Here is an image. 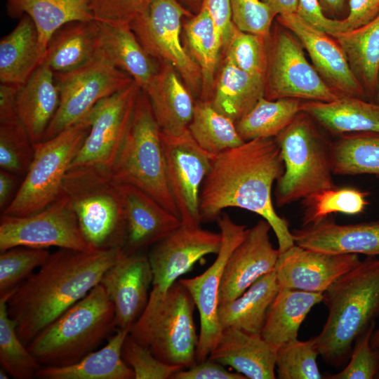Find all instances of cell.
<instances>
[{"label": "cell", "mask_w": 379, "mask_h": 379, "mask_svg": "<svg viewBox=\"0 0 379 379\" xmlns=\"http://www.w3.org/2000/svg\"><path fill=\"white\" fill-rule=\"evenodd\" d=\"M15 27L0 41L1 83L23 85L43 64L41 49L32 20L23 15Z\"/></svg>", "instance_id": "29"}, {"label": "cell", "mask_w": 379, "mask_h": 379, "mask_svg": "<svg viewBox=\"0 0 379 379\" xmlns=\"http://www.w3.org/2000/svg\"><path fill=\"white\" fill-rule=\"evenodd\" d=\"M277 21L299 40L308 53L313 67L330 88L340 95L367 100L344 51L330 35L308 24L296 13L278 15Z\"/></svg>", "instance_id": "19"}, {"label": "cell", "mask_w": 379, "mask_h": 379, "mask_svg": "<svg viewBox=\"0 0 379 379\" xmlns=\"http://www.w3.org/2000/svg\"><path fill=\"white\" fill-rule=\"evenodd\" d=\"M269 37L241 31L232 22L223 46L225 58L248 73L265 77Z\"/></svg>", "instance_id": "44"}, {"label": "cell", "mask_w": 379, "mask_h": 379, "mask_svg": "<svg viewBox=\"0 0 379 379\" xmlns=\"http://www.w3.org/2000/svg\"><path fill=\"white\" fill-rule=\"evenodd\" d=\"M59 105L53 72L42 64L19 86L15 100L18 119L33 144L43 140Z\"/></svg>", "instance_id": "27"}, {"label": "cell", "mask_w": 379, "mask_h": 379, "mask_svg": "<svg viewBox=\"0 0 379 379\" xmlns=\"http://www.w3.org/2000/svg\"><path fill=\"white\" fill-rule=\"evenodd\" d=\"M378 15L379 0H349V11L345 18L347 30L364 25Z\"/></svg>", "instance_id": "53"}, {"label": "cell", "mask_w": 379, "mask_h": 379, "mask_svg": "<svg viewBox=\"0 0 379 379\" xmlns=\"http://www.w3.org/2000/svg\"><path fill=\"white\" fill-rule=\"evenodd\" d=\"M19 86L1 83L0 84V123L18 120L15 100Z\"/></svg>", "instance_id": "55"}, {"label": "cell", "mask_w": 379, "mask_h": 379, "mask_svg": "<svg viewBox=\"0 0 379 379\" xmlns=\"http://www.w3.org/2000/svg\"><path fill=\"white\" fill-rule=\"evenodd\" d=\"M232 22L241 31L269 37L277 14L260 0H230Z\"/></svg>", "instance_id": "49"}, {"label": "cell", "mask_w": 379, "mask_h": 379, "mask_svg": "<svg viewBox=\"0 0 379 379\" xmlns=\"http://www.w3.org/2000/svg\"><path fill=\"white\" fill-rule=\"evenodd\" d=\"M279 289L274 270L257 279L237 298L220 304L218 319L222 330L235 328L251 333H260Z\"/></svg>", "instance_id": "31"}, {"label": "cell", "mask_w": 379, "mask_h": 379, "mask_svg": "<svg viewBox=\"0 0 379 379\" xmlns=\"http://www.w3.org/2000/svg\"><path fill=\"white\" fill-rule=\"evenodd\" d=\"M279 25L267 45L264 97L272 100L294 98L327 102L342 96L330 88L310 64L301 44L291 32Z\"/></svg>", "instance_id": "12"}, {"label": "cell", "mask_w": 379, "mask_h": 379, "mask_svg": "<svg viewBox=\"0 0 379 379\" xmlns=\"http://www.w3.org/2000/svg\"><path fill=\"white\" fill-rule=\"evenodd\" d=\"M46 248L15 246L0 254V298L10 295L48 259Z\"/></svg>", "instance_id": "43"}, {"label": "cell", "mask_w": 379, "mask_h": 379, "mask_svg": "<svg viewBox=\"0 0 379 379\" xmlns=\"http://www.w3.org/2000/svg\"><path fill=\"white\" fill-rule=\"evenodd\" d=\"M147 255L121 251L116 261L103 274L100 284L112 302L115 326L131 328L147 305L152 284Z\"/></svg>", "instance_id": "18"}, {"label": "cell", "mask_w": 379, "mask_h": 379, "mask_svg": "<svg viewBox=\"0 0 379 379\" xmlns=\"http://www.w3.org/2000/svg\"><path fill=\"white\" fill-rule=\"evenodd\" d=\"M295 244L333 254L379 256V220L339 225L329 219L291 231Z\"/></svg>", "instance_id": "23"}, {"label": "cell", "mask_w": 379, "mask_h": 379, "mask_svg": "<svg viewBox=\"0 0 379 379\" xmlns=\"http://www.w3.org/2000/svg\"><path fill=\"white\" fill-rule=\"evenodd\" d=\"M187 51L200 68L201 99L208 100L215 84V74L223 42L207 9L201 6L184 25Z\"/></svg>", "instance_id": "37"}, {"label": "cell", "mask_w": 379, "mask_h": 379, "mask_svg": "<svg viewBox=\"0 0 379 379\" xmlns=\"http://www.w3.org/2000/svg\"><path fill=\"white\" fill-rule=\"evenodd\" d=\"M319 355L315 337L298 339L277 349L276 369L280 379H321L317 363Z\"/></svg>", "instance_id": "45"}, {"label": "cell", "mask_w": 379, "mask_h": 379, "mask_svg": "<svg viewBox=\"0 0 379 379\" xmlns=\"http://www.w3.org/2000/svg\"><path fill=\"white\" fill-rule=\"evenodd\" d=\"M302 112L330 132L345 134L379 132V104L342 95L331 102H302Z\"/></svg>", "instance_id": "32"}, {"label": "cell", "mask_w": 379, "mask_h": 379, "mask_svg": "<svg viewBox=\"0 0 379 379\" xmlns=\"http://www.w3.org/2000/svg\"><path fill=\"white\" fill-rule=\"evenodd\" d=\"M15 246L95 250L84 238L71 201L63 192L53 203L32 215H1L0 252Z\"/></svg>", "instance_id": "14"}, {"label": "cell", "mask_w": 379, "mask_h": 379, "mask_svg": "<svg viewBox=\"0 0 379 379\" xmlns=\"http://www.w3.org/2000/svg\"><path fill=\"white\" fill-rule=\"evenodd\" d=\"M34 157V147L19 120L0 123V168L18 176L25 175Z\"/></svg>", "instance_id": "46"}, {"label": "cell", "mask_w": 379, "mask_h": 379, "mask_svg": "<svg viewBox=\"0 0 379 379\" xmlns=\"http://www.w3.org/2000/svg\"><path fill=\"white\" fill-rule=\"evenodd\" d=\"M62 192L69 198L80 230L95 250L123 248L126 227L118 185L109 176L67 172Z\"/></svg>", "instance_id": "9"}, {"label": "cell", "mask_w": 379, "mask_h": 379, "mask_svg": "<svg viewBox=\"0 0 379 379\" xmlns=\"http://www.w3.org/2000/svg\"><path fill=\"white\" fill-rule=\"evenodd\" d=\"M53 75L60 93V105L43 140L72 126L101 100L133 81L126 72L98 57L77 69L53 72Z\"/></svg>", "instance_id": "13"}, {"label": "cell", "mask_w": 379, "mask_h": 379, "mask_svg": "<svg viewBox=\"0 0 379 379\" xmlns=\"http://www.w3.org/2000/svg\"><path fill=\"white\" fill-rule=\"evenodd\" d=\"M267 5L277 15H283L297 12L298 0H260Z\"/></svg>", "instance_id": "58"}, {"label": "cell", "mask_w": 379, "mask_h": 379, "mask_svg": "<svg viewBox=\"0 0 379 379\" xmlns=\"http://www.w3.org/2000/svg\"><path fill=\"white\" fill-rule=\"evenodd\" d=\"M296 13L312 27L333 37L347 29L345 20L328 17L319 0H298Z\"/></svg>", "instance_id": "51"}, {"label": "cell", "mask_w": 379, "mask_h": 379, "mask_svg": "<svg viewBox=\"0 0 379 379\" xmlns=\"http://www.w3.org/2000/svg\"><path fill=\"white\" fill-rule=\"evenodd\" d=\"M171 379H246L237 372L227 370L221 364L208 358L187 369L176 372Z\"/></svg>", "instance_id": "52"}, {"label": "cell", "mask_w": 379, "mask_h": 379, "mask_svg": "<svg viewBox=\"0 0 379 379\" xmlns=\"http://www.w3.org/2000/svg\"><path fill=\"white\" fill-rule=\"evenodd\" d=\"M319 4L324 12L328 16L333 19H339L340 18L347 16L349 11V0H319ZM330 18V17H329Z\"/></svg>", "instance_id": "57"}, {"label": "cell", "mask_w": 379, "mask_h": 379, "mask_svg": "<svg viewBox=\"0 0 379 379\" xmlns=\"http://www.w3.org/2000/svg\"><path fill=\"white\" fill-rule=\"evenodd\" d=\"M201 6L208 11L224 46L232 25L230 1L202 0Z\"/></svg>", "instance_id": "54"}, {"label": "cell", "mask_w": 379, "mask_h": 379, "mask_svg": "<svg viewBox=\"0 0 379 379\" xmlns=\"http://www.w3.org/2000/svg\"><path fill=\"white\" fill-rule=\"evenodd\" d=\"M298 99L268 100L262 97L235 122L244 142L257 138H274L302 112Z\"/></svg>", "instance_id": "39"}, {"label": "cell", "mask_w": 379, "mask_h": 379, "mask_svg": "<svg viewBox=\"0 0 379 379\" xmlns=\"http://www.w3.org/2000/svg\"><path fill=\"white\" fill-rule=\"evenodd\" d=\"M284 171L275 138H257L211 155V168L200 192L201 222L217 220L226 208L255 213L270 225L282 253L295 244L289 224L279 216L272 199L274 181Z\"/></svg>", "instance_id": "1"}, {"label": "cell", "mask_w": 379, "mask_h": 379, "mask_svg": "<svg viewBox=\"0 0 379 379\" xmlns=\"http://www.w3.org/2000/svg\"><path fill=\"white\" fill-rule=\"evenodd\" d=\"M121 248L82 251L59 248L10 295L7 310L21 340L29 343L99 284Z\"/></svg>", "instance_id": "2"}, {"label": "cell", "mask_w": 379, "mask_h": 379, "mask_svg": "<svg viewBox=\"0 0 379 379\" xmlns=\"http://www.w3.org/2000/svg\"><path fill=\"white\" fill-rule=\"evenodd\" d=\"M265 86L264 77L248 73L225 58L207 101L236 122L264 97Z\"/></svg>", "instance_id": "33"}, {"label": "cell", "mask_w": 379, "mask_h": 379, "mask_svg": "<svg viewBox=\"0 0 379 379\" xmlns=\"http://www.w3.org/2000/svg\"><path fill=\"white\" fill-rule=\"evenodd\" d=\"M334 38L344 51L366 98L374 100L378 87L379 15L370 22L340 32Z\"/></svg>", "instance_id": "36"}, {"label": "cell", "mask_w": 379, "mask_h": 379, "mask_svg": "<svg viewBox=\"0 0 379 379\" xmlns=\"http://www.w3.org/2000/svg\"><path fill=\"white\" fill-rule=\"evenodd\" d=\"M216 221L221 234V246L216 258L201 274L178 279L190 293L199 314L200 332L197 350L199 362L208 357L222 332L218 319L222 277L229 257L248 231L245 225L236 223L227 213H221Z\"/></svg>", "instance_id": "15"}, {"label": "cell", "mask_w": 379, "mask_h": 379, "mask_svg": "<svg viewBox=\"0 0 379 379\" xmlns=\"http://www.w3.org/2000/svg\"><path fill=\"white\" fill-rule=\"evenodd\" d=\"M170 190L181 223L200 226L199 198L211 165V154L195 142L189 131L171 136L161 133Z\"/></svg>", "instance_id": "16"}, {"label": "cell", "mask_w": 379, "mask_h": 379, "mask_svg": "<svg viewBox=\"0 0 379 379\" xmlns=\"http://www.w3.org/2000/svg\"><path fill=\"white\" fill-rule=\"evenodd\" d=\"M373 102L379 104V74H378V90H377L376 95H375Z\"/></svg>", "instance_id": "62"}, {"label": "cell", "mask_w": 379, "mask_h": 379, "mask_svg": "<svg viewBox=\"0 0 379 379\" xmlns=\"http://www.w3.org/2000/svg\"><path fill=\"white\" fill-rule=\"evenodd\" d=\"M178 72L162 63L145 90L161 132L180 135L188 130L195 101Z\"/></svg>", "instance_id": "25"}, {"label": "cell", "mask_w": 379, "mask_h": 379, "mask_svg": "<svg viewBox=\"0 0 379 379\" xmlns=\"http://www.w3.org/2000/svg\"><path fill=\"white\" fill-rule=\"evenodd\" d=\"M368 194L355 188L324 190L303 201V226L316 224L332 213L355 215L362 213L368 204Z\"/></svg>", "instance_id": "42"}, {"label": "cell", "mask_w": 379, "mask_h": 379, "mask_svg": "<svg viewBox=\"0 0 379 379\" xmlns=\"http://www.w3.org/2000/svg\"><path fill=\"white\" fill-rule=\"evenodd\" d=\"M192 15L178 0H153L148 9L130 23L146 52L171 65L192 94L201 93V70L181 41L182 20Z\"/></svg>", "instance_id": "11"}, {"label": "cell", "mask_w": 379, "mask_h": 379, "mask_svg": "<svg viewBox=\"0 0 379 379\" xmlns=\"http://www.w3.org/2000/svg\"><path fill=\"white\" fill-rule=\"evenodd\" d=\"M357 254H333L294 244L280 253L274 270L280 287L324 293L356 267Z\"/></svg>", "instance_id": "20"}, {"label": "cell", "mask_w": 379, "mask_h": 379, "mask_svg": "<svg viewBox=\"0 0 379 379\" xmlns=\"http://www.w3.org/2000/svg\"><path fill=\"white\" fill-rule=\"evenodd\" d=\"M194 302L178 281L160 300H148L130 335L161 361L188 368L196 364L199 341Z\"/></svg>", "instance_id": "7"}, {"label": "cell", "mask_w": 379, "mask_h": 379, "mask_svg": "<svg viewBox=\"0 0 379 379\" xmlns=\"http://www.w3.org/2000/svg\"><path fill=\"white\" fill-rule=\"evenodd\" d=\"M20 176L6 171H0V210L3 213L13 201Z\"/></svg>", "instance_id": "56"}, {"label": "cell", "mask_w": 379, "mask_h": 379, "mask_svg": "<svg viewBox=\"0 0 379 379\" xmlns=\"http://www.w3.org/2000/svg\"><path fill=\"white\" fill-rule=\"evenodd\" d=\"M312 121L301 112L274 138L284 164L275 190L279 207L336 187L332 177L331 142L323 137Z\"/></svg>", "instance_id": "6"}, {"label": "cell", "mask_w": 379, "mask_h": 379, "mask_svg": "<svg viewBox=\"0 0 379 379\" xmlns=\"http://www.w3.org/2000/svg\"><path fill=\"white\" fill-rule=\"evenodd\" d=\"M153 0H88L89 8L98 21L129 24L143 14Z\"/></svg>", "instance_id": "50"}, {"label": "cell", "mask_w": 379, "mask_h": 379, "mask_svg": "<svg viewBox=\"0 0 379 379\" xmlns=\"http://www.w3.org/2000/svg\"><path fill=\"white\" fill-rule=\"evenodd\" d=\"M141 90L133 81L93 107L90 130L67 172L88 171L111 178Z\"/></svg>", "instance_id": "10"}, {"label": "cell", "mask_w": 379, "mask_h": 379, "mask_svg": "<svg viewBox=\"0 0 379 379\" xmlns=\"http://www.w3.org/2000/svg\"><path fill=\"white\" fill-rule=\"evenodd\" d=\"M10 375L6 371H5L4 368L0 369V378L1 379H8L9 378Z\"/></svg>", "instance_id": "61"}, {"label": "cell", "mask_w": 379, "mask_h": 379, "mask_svg": "<svg viewBox=\"0 0 379 379\" xmlns=\"http://www.w3.org/2000/svg\"><path fill=\"white\" fill-rule=\"evenodd\" d=\"M220 246V232L181 224L153 245L147 255L153 276L149 300L161 299L180 276L204 256L218 254Z\"/></svg>", "instance_id": "17"}, {"label": "cell", "mask_w": 379, "mask_h": 379, "mask_svg": "<svg viewBox=\"0 0 379 379\" xmlns=\"http://www.w3.org/2000/svg\"><path fill=\"white\" fill-rule=\"evenodd\" d=\"M91 127L90 112L54 137L33 144L34 157L18 190L2 215L27 216L61 194L69 168Z\"/></svg>", "instance_id": "8"}, {"label": "cell", "mask_w": 379, "mask_h": 379, "mask_svg": "<svg viewBox=\"0 0 379 379\" xmlns=\"http://www.w3.org/2000/svg\"><path fill=\"white\" fill-rule=\"evenodd\" d=\"M97 21L95 57L102 58L126 72L142 90H145L159 68L154 58L144 49L129 24Z\"/></svg>", "instance_id": "26"}, {"label": "cell", "mask_w": 379, "mask_h": 379, "mask_svg": "<svg viewBox=\"0 0 379 379\" xmlns=\"http://www.w3.org/2000/svg\"><path fill=\"white\" fill-rule=\"evenodd\" d=\"M98 32L95 19L65 24L51 37L43 64L55 73H65L84 66L95 58Z\"/></svg>", "instance_id": "30"}, {"label": "cell", "mask_w": 379, "mask_h": 379, "mask_svg": "<svg viewBox=\"0 0 379 379\" xmlns=\"http://www.w3.org/2000/svg\"><path fill=\"white\" fill-rule=\"evenodd\" d=\"M277 352L260 333L227 328L208 358L232 367L246 378L274 379Z\"/></svg>", "instance_id": "24"}, {"label": "cell", "mask_w": 379, "mask_h": 379, "mask_svg": "<svg viewBox=\"0 0 379 379\" xmlns=\"http://www.w3.org/2000/svg\"><path fill=\"white\" fill-rule=\"evenodd\" d=\"M328 317L315 336L319 354L331 366L350 359L354 343L379 315V258L366 256L324 293Z\"/></svg>", "instance_id": "3"}, {"label": "cell", "mask_w": 379, "mask_h": 379, "mask_svg": "<svg viewBox=\"0 0 379 379\" xmlns=\"http://www.w3.org/2000/svg\"><path fill=\"white\" fill-rule=\"evenodd\" d=\"M371 345L374 349L379 348V328L373 332L371 340Z\"/></svg>", "instance_id": "60"}, {"label": "cell", "mask_w": 379, "mask_h": 379, "mask_svg": "<svg viewBox=\"0 0 379 379\" xmlns=\"http://www.w3.org/2000/svg\"><path fill=\"white\" fill-rule=\"evenodd\" d=\"M131 328L118 329L101 349L65 366H42L40 379H135L133 370L122 357V347Z\"/></svg>", "instance_id": "28"}, {"label": "cell", "mask_w": 379, "mask_h": 379, "mask_svg": "<svg viewBox=\"0 0 379 379\" xmlns=\"http://www.w3.org/2000/svg\"><path fill=\"white\" fill-rule=\"evenodd\" d=\"M178 1L181 4L182 3L185 4L188 8L194 10L196 13L199 11L202 4V0H178Z\"/></svg>", "instance_id": "59"}, {"label": "cell", "mask_w": 379, "mask_h": 379, "mask_svg": "<svg viewBox=\"0 0 379 379\" xmlns=\"http://www.w3.org/2000/svg\"><path fill=\"white\" fill-rule=\"evenodd\" d=\"M121 354L126 364L133 370L135 379H171L176 372L184 368L161 361L130 333L124 341Z\"/></svg>", "instance_id": "48"}, {"label": "cell", "mask_w": 379, "mask_h": 379, "mask_svg": "<svg viewBox=\"0 0 379 379\" xmlns=\"http://www.w3.org/2000/svg\"><path fill=\"white\" fill-rule=\"evenodd\" d=\"M270 225L260 220L248 229L244 240L233 251L222 277L219 305L241 295L262 276L274 270L279 256L270 237Z\"/></svg>", "instance_id": "21"}, {"label": "cell", "mask_w": 379, "mask_h": 379, "mask_svg": "<svg viewBox=\"0 0 379 379\" xmlns=\"http://www.w3.org/2000/svg\"><path fill=\"white\" fill-rule=\"evenodd\" d=\"M121 195L126 253L142 252L181 225L180 218L149 195L131 185H117Z\"/></svg>", "instance_id": "22"}, {"label": "cell", "mask_w": 379, "mask_h": 379, "mask_svg": "<svg viewBox=\"0 0 379 379\" xmlns=\"http://www.w3.org/2000/svg\"><path fill=\"white\" fill-rule=\"evenodd\" d=\"M161 133L142 89L111 180L116 185H131L141 190L179 217L168 181Z\"/></svg>", "instance_id": "5"}, {"label": "cell", "mask_w": 379, "mask_h": 379, "mask_svg": "<svg viewBox=\"0 0 379 379\" xmlns=\"http://www.w3.org/2000/svg\"><path fill=\"white\" fill-rule=\"evenodd\" d=\"M115 326L114 307L99 284L27 345L42 366H65L95 350Z\"/></svg>", "instance_id": "4"}, {"label": "cell", "mask_w": 379, "mask_h": 379, "mask_svg": "<svg viewBox=\"0 0 379 379\" xmlns=\"http://www.w3.org/2000/svg\"><path fill=\"white\" fill-rule=\"evenodd\" d=\"M188 131L195 142L211 155L238 147L244 141L235 122L218 112L207 100L195 102Z\"/></svg>", "instance_id": "40"}, {"label": "cell", "mask_w": 379, "mask_h": 379, "mask_svg": "<svg viewBox=\"0 0 379 379\" xmlns=\"http://www.w3.org/2000/svg\"><path fill=\"white\" fill-rule=\"evenodd\" d=\"M375 327V321L355 340L350 360L345 367L328 379H374L379 378V348L374 349L371 340Z\"/></svg>", "instance_id": "47"}, {"label": "cell", "mask_w": 379, "mask_h": 379, "mask_svg": "<svg viewBox=\"0 0 379 379\" xmlns=\"http://www.w3.org/2000/svg\"><path fill=\"white\" fill-rule=\"evenodd\" d=\"M331 155L333 173L379 178V132L343 134L331 142Z\"/></svg>", "instance_id": "38"}, {"label": "cell", "mask_w": 379, "mask_h": 379, "mask_svg": "<svg viewBox=\"0 0 379 379\" xmlns=\"http://www.w3.org/2000/svg\"><path fill=\"white\" fill-rule=\"evenodd\" d=\"M9 296L0 298V364L13 378L31 379L42 366L18 335L7 310Z\"/></svg>", "instance_id": "41"}, {"label": "cell", "mask_w": 379, "mask_h": 379, "mask_svg": "<svg viewBox=\"0 0 379 379\" xmlns=\"http://www.w3.org/2000/svg\"><path fill=\"white\" fill-rule=\"evenodd\" d=\"M6 13L12 18L27 15L32 20L44 53L60 27L72 21L95 19L88 0H6Z\"/></svg>", "instance_id": "35"}, {"label": "cell", "mask_w": 379, "mask_h": 379, "mask_svg": "<svg viewBox=\"0 0 379 379\" xmlns=\"http://www.w3.org/2000/svg\"><path fill=\"white\" fill-rule=\"evenodd\" d=\"M323 298V293L280 287L269 309L261 335L277 349L297 340L306 316Z\"/></svg>", "instance_id": "34"}]
</instances>
